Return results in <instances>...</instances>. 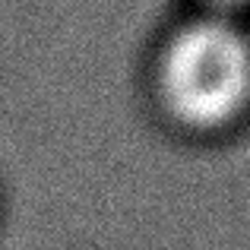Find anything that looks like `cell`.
Returning <instances> with one entry per match:
<instances>
[{
    "mask_svg": "<svg viewBox=\"0 0 250 250\" xmlns=\"http://www.w3.org/2000/svg\"><path fill=\"white\" fill-rule=\"evenodd\" d=\"M162 98L187 127H219L250 98V44L228 22H193L165 48Z\"/></svg>",
    "mask_w": 250,
    "mask_h": 250,
    "instance_id": "6da1fadb",
    "label": "cell"
}]
</instances>
